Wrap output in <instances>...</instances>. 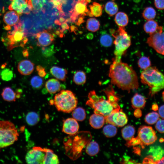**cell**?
<instances>
[{
    "mask_svg": "<svg viewBox=\"0 0 164 164\" xmlns=\"http://www.w3.org/2000/svg\"><path fill=\"white\" fill-rule=\"evenodd\" d=\"M100 41L101 45L104 46L108 47L111 45L112 43V39L109 35L104 34L101 36Z\"/></svg>",
    "mask_w": 164,
    "mask_h": 164,
    "instance_id": "cell-40",
    "label": "cell"
},
{
    "mask_svg": "<svg viewBox=\"0 0 164 164\" xmlns=\"http://www.w3.org/2000/svg\"><path fill=\"white\" fill-rule=\"evenodd\" d=\"M45 86L47 91L50 94H55L61 90V86L60 82L54 78L48 80L45 84Z\"/></svg>",
    "mask_w": 164,
    "mask_h": 164,
    "instance_id": "cell-19",
    "label": "cell"
},
{
    "mask_svg": "<svg viewBox=\"0 0 164 164\" xmlns=\"http://www.w3.org/2000/svg\"><path fill=\"white\" fill-rule=\"evenodd\" d=\"M134 114L136 118H139L142 115V111L140 109H136L134 112Z\"/></svg>",
    "mask_w": 164,
    "mask_h": 164,
    "instance_id": "cell-45",
    "label": "cell"
},
{
    "mask_svg": "<svg viewBox=\"0 0 164 164\" xmlns=\"http://www.w3.org/2000/svg\"><path fill=\"white\" fill-rule=\"evenodd\" d=\"M19 136L13 123L8 121H0V149L13 144L18 140Z\"/></svg>",
    "mask_w": 164,
    "mask_h": 164,
    "instance_id": "cell-5",
    "label": "cell"
},
{
    "mask_svg": "<svg viewBox=\"0 0 164 164\" xmlns=\"http://www.w3.org/2000/svg\"><path fill=\"white\" fill-rule=\"evenodd\" d=\"M43 80L40 76H35L31 78L30 83L32 87L35 89H40L43 84Z\"/></svg>",
    "mask_w": 164,
    "mask_h": 164,
    "instance_id": "cell-38",
    "label": "cell"
},
{
    "mask_svg": "<svg viewBox=\"0 0 164 164\" xmlns=\"http://www.w3.org/2000/svg\"><path fill=\"white\" fill-rule=\"evenodd\" d=\"M118 9V5L113 1H108L105 5V11L106 13L110 16H113L117 13Z\"/></svg>",
    "mask_w": 164,
    "mask_h": 164,
    "instance_id": "cell-30",
    "label": "cell"
},
{
    "mask_svg": "<svg viewBox=\"0 0 164 164\" xmlns=\"http://www.w3.org/2000/svg\"><path fill=\"white\" fill-rule=\"evenodd\" d=\"M58 20L60 23L61 24L63 22H65L66 19L63 17H60Z\"/></svg>",
    "mask_w": 164,
    "mask_h": 164,
    "instance_id": "cell-50",
    "label": "cell"
},
{
    "mask_svg": "<svg viewBox=\"0 0 164 164\" xmlns=\"http://www.w3.org/2000/svg\"><path fill=\"white\" fill-rule=\"evenodd\" d=\"M53 103L58 111L69 113L76 108L78 101L72 91L62 90L55 95Z\"/></svg>",
    "mask_w": 164,
    "mask_h": 164,
    "instance_id": "cell-4",
    "label": "cell"
},
{
    "mask_svg": "<svg viewBox=\"0 0 164 164\" xmlns=\"http://www.w3.org/2000/svg\"><path fill=\"white\" fill-rule=\"evenodd\" d=\"M72 115L73 118L79 121H82L86 118V114L85 110L82 107L75 108L73 111Z\"/></svg>",
    "mask_w": 164,
    "mask_h": 164,
    "instance_id": "cell-32",
    "label": "cell"
},
{
    "mask_svg": "<svg viewBox=\"0 0 164 164\" xmlns=\"http://www.w3.org/2000/svg\"><path fill=\"white\" fill-rule=\"evenodd\" d=\"M19 14L15 11L10 10L6 12L3 17V21L6 26L5 29L10 30L11 26H14L19 21Z\"/></svg>",
    "mask_w": 164,
    "mask_h": 164,
    "instance_id": "cell-16",
    "label": "cell"
},
{
    "mask_svg": "<svg viewBox=\"0 0 164 164\" xmlns=\"http://www.w3.org/2000/svg\"><path fill=\"white\" fill-rule=\"evenodd\" d=\"M155 7L159 10L164 9V0H154Z\"/></svg>",
    "mask_w": 164,
    "mask_h": 164,
    "instance_id": "cell-42",
    "label": "cell"
},
{
    "mask_svg": "<svg viewBox=\"0 0 164 164\" xmlns=\"http://www.w3.org/2000/svg\"><path fill=\"white\" fill-rule=\"evenodd\" d=\"M158 114L159 117L164 119V105L161 106L158 109Z\"/></svg>",
    "mask_w": 164,
    "mask_h": 164,
    "instance_id": "cell-44",
    "label": "cell"
},
{
    "mask_svg": "<svg viewBox=\"0 0 164 164\" xmlns=\"http://www.w3.org/2000/svg\"><path fill=\"white\" fill-rule=\"evenodd\" d=\"M155 124L156 130L159 133H164V119L159 118Z\"/></svg>",
    "mask_w": 164,
    "mask_h": 164,
    "instance_id": "cell-41",
    "label": "cell"
},
{
    "mask_svg": "<svg viewBox=\"0 0 164 164\" xmlns=\"http://www.w3.org/2000/svg\"><path fill=\"white\" fill-rule=\"evenodd\" d=\"M114 20L117 25L120 27H124L128 23V18L125 13L120 12L115 15Z\"/></svg>",
    "mask_w": 164,
    "mask_h": 164,
    "instance_id": "cell-25",
    "label": "cell"
},
{
    "mask_svg": "<svg viewBox=\"0 0 164 164\" xmlns=\"http://www.w3.org/2000/svg\"><path fill=\"white\" fill-rule=\"evenodd\" d=\"M70 29L71 32L73 31L74 32L76 29H77V28L74 26H70Z\"/></svg>",
    "mask_w": 164,
    "mask_h": 164,
    "instance_id": "cell-51",
    "label": "cell"
},
{
    "mask_svg": "<svg viewBox=\"0 0 164 164\" xmlns=\"http://www.w3.org/2000/svg\"><path fill=\"white\" fill-rule=\"evenodd\" d=\"M14 28L12 31L8 32L4 41L8 51L18 47H23L28 41L20 21Z\"/></svg>",
    "mask_w": 164,
    "mask_h": 164,
    "instance_id": "cell-6",
    "label": "cell"
},
{
    "mask_svg": "<svg viewBox=\"0 0 164 164\" xmlns=\"http://www.w3.org/2000/svg\"><path fill=\"white\" fill-rule=\"evenodd\" d=\"M152 109L154 110H156L158 109V106L157 104H154L152 106Z\"/></svg>",
    "mask_w": 164,
    "mask_h": 164,
    "instance_id": "cell-52",
    "label": "cell"
},
{
    "mask_svg": "<svg viewBox=\"0 0 164 164\" xmlns=\"http://www.w3.org/2000/svg\"><path fill=\"white\" fill-rule=\"evenodd\" d=\"M36 70L39 76L40 77H43L46 76V73L45 71V69L41 65L37 66L36 67Z\"/></svg>",
    "mask_w": 164,
    "mask_h": 164,
    "instance_id": "cell-43",
    "label": "cell"
},
{
    "mask_svg": "<svg viewBox=\"0 0 164 164\" xmlns=\"http://www.w3.org/2000/svg\"><path fill=\"white\" fill-rule=\"evenodd\" d=\"M35 36L37 40V45L39 46H47L54 40L53 36L45 30L38 32Z\"/></svg>",
    "mask_w": 164,
    "mask_h": 164,
    "instance_id": "cell-14",
    "label": "cell"
},
{
    "mask_svg": "<svg viewBox=\"0 0 164 164\" xmlns=\"http://www.w3.org/2000/svg\"><path fill=\"white\" fill-rule=\"evenodd\" d=\"M105 118L106 122L117 127H123L128 122L127 116L121 109L114 111Z\"/></svg>",
    "mask_w": 164,
    "mask_h": 164,
    "instance_id": "cell-12",
    "label": "cell"
},
{
    "mask_svg": "<svg viewBox=\"0 0 164 164\" xmlns=\"http://www.w3.org/2000/svg\"><path fill=\"white\" fill-rule=\"evenodd\" d=\"M111 83L119 88L129 92L138 88L139 85L136 73L132 67L114 58L111 65L109 73Z\"/></svg>",
    "mask_w": 164,
    "mask_h": 164,
    "instance_id": "cell-1",
    "label": "cell"
},
{
    "mask_svg": "<svg viewBox=\"0 0 164 164\" xmlns=\"http://www.w3.org/2000/svg\"><path fill=\"white\" fill-rule=\"evenodd\" d=\"M42 149L45 152L43 164H57L59 163L57 156L52 150L44 148Z\"/></svg>",
    "mask_w": 164,
    "mask_h": 164,
    "instance_id": "cell-21",
    "label": "cell"
},
{
    "mask_svg": "<svg viewBox=\"0 0 164 164\" xmlns=\"http://www.w3.org/2000/svg\"><path fill=\"white\" fill-rule=\"evenodd\" d=\"M138 64L141 69L144 70L150 67L151 63L149 57L143 56L139 59Z\"/></svg>",
    "mask_w": 164,
    "mask_h": 164,
    "instance_id": "cell-39",
    "label": "cell"
},
{
    "mask_svg": "<svg viewBox=\"0 0 164 164\" xmlns=\"http://www.w3.org/2000/svg\"><path fill=\"white\" fill-rule=\"evenodd\" d=\"M90 12L89 11L87 12L88 15L90 17L94 16L98 17L101 16L102 14L103 6L96 2H94L92 5H89Z\"/></svg>",
    "mask_w": 164,
    "mask_h": 164,
    "instance_id": "cell-24",
    "label": "cell"
},
{
    "mask_svg": "<svg viewBox=\"0 0 164 164\" xmlns=\"http://www.w3.org/2000/svg\"><path fill=\"white\" fill-rule=\"evenodd\" d=\"M105 122V118L103 115L99 114L94 113L91 115L89 119V123L91 126L95 129L102 128Z\"/></svg>",
    "mask_w": 164,
    "mask_h": 164,
    "instance_id": "cell-18",
    "label": "cell"
},
{
    "mask_svg": "<svg viewBox=\"0 0 164 164\" xmlns=\"http://www.w3.org/2000/svg\"><path fill=\"white\" fill-rule=\"evenodd\" d=\"M1 95L5 101L9 102L15 101L17 98L16 94L10 87L4 88Z\"/></svg>",
    "mask_w": 164,
    "mask_h": 164,
    "instance_id": "cell-23",
    "label": "cell"
},
{
    "mask_svg": "<svg viewBox=\"0 0 164 164\" xmlns=\"http://www.w3.org/2000/svg\"><path fill=\"white\" fill-rule=\"evenodd\" d=\"M45 155V152L42 148L35 147L27 153L25 159L28 164H43Z\"/></svg>",
    "mask_w": 164,
    "mask_h": 164,
    "instance_id": "cell-11",
    "label": "cell"
},
{
    "mask_svg": "<svg viewBox=\"0 0 164 164\" xmlns=\"http://www.w3.org/2000/svg\"><path fill=\"white\" fill-rule=\"evenodd\" d=\"M132 107L133 108L141 109L145 107L146 100L145 97L141 94L136 93L131 99Z\"/></svg>",
    "mask_w": 164,
    "mask_h": 164,
    "instance_id": "cell-22",
    "label": "cell"
},
{
    "mask_svg": "<svg viewBox=\"0 0 164 164\" xmlns=\"http://www.w3.org/2000/svg\"><path fill=\"white\" fill-rule=\"evenodd\" d=\"M84 18L83 16H80L78 19L77 21L75 22L76 24L78 26H79L82 23L84 22Z\"/></svg>",
    "mask_w": 164,
    "mask_h": 164,
    "instance_id": "cell-47",
    "label": "cell"
},
{
    "mask_svg": "<svg viewBox=\"0 0 164 164\" xmlns=\"http://www.w3.org/2000/svg\"><path fill=\"white\" fill-rule=\"evenodd\" d=\"M26 120L27 123L29 125H36L40 120V117L38 114L35 112L31 111L27 114Z\"/></svg>",
    "mask_w": 164,
    "mask_h": 164,
    "instance_id": "cell-33",
    "label": "cell"
},
{
    "mask_svg": "<svg viewBox=\"0 0 164 164\" xmlns=\"http://www.w3.org/2000/svg\"><path fill=\"white\" fill-rule=\"evenodd\" d=\"M135 133L134 127L130 125H128L123 128L121 130V135L123 138L129 142L134 137Z\"/></svg>",
    "mask_w": 164,
    "mask_h": 164,
    "instance_id": "cell-26",
    "label": "cell"
},
{
    "mask_svg": "<svg viewBox=\"0 0 164 164\" xmlns=\"http://www.w3.org/2000/svg\"><path fill=\"white\" fill-rule=\"evenodd\" d=\"M99 22L94 18H91L87 20L86 28L90 31L94 32L98 30L100 28Z\"/></svg>",
    "mask_w": 164,
    "mask_h": 164,
    "instance_id": "cell-29",
    "label": "cell"
},
{
    "mask_svg": "<svg viewBox=\"0 0 164 164\" xmlns=\"http://www.w3.org/2000/svg\"><path fill=\"white\" fill-rule=\"evenodd\" d=\"M50 71L51 74L57 79L62 81H66L67 74L66 69L53 66L50 68Z\"/></svg>",
    "mask_w": 164,
    "mask_h": 164,
    "instance_id": "cell-20",
    "label": "cell"
},
{
    "mask_svg": "<svg viewBox=\"0 0 164 164\" xmlns=\"http://www.w3.org/2000/svg\"><path fill=\"white\" fill-rule=\"evenodd\" d=\"M87 3L86 0L76 2L72 10L70 12L71 22H75L79 15H80V16L86 15L85 13L88 11L87 6Z\"/></svg>",
    "mask_w": 164,
    "mask_h": 164,
    "instance_id": "cell-13",
    "label": "cell"
},
{
    "mask_svg": "<svg viewBox=\"0 0 164 164\" xmlns=\"http://www.w3.org/2000/svg\"><path fill=\"white\" fill-rule=\"evenodd\" d=\"M162 26H159L156 31L150 34L147 40L149 46L157 53L164 55V31Z\"/></svg>",
    "mask_w": 164,
    "mask_h": 164,
    "instance_id": "cell-9",
    "label": "cell"
},
{
    "mask_svg": "<svg viewBox=\"0 0 164 164\" xmlns=\"http://www.w3.org/2000/svg\"><path fill=\"white\" fill-rule=\"evenodd\" d=\"M156 11L151 7L146 8L142 13L143 18L147 20L154 19L156 17Z\"/></svg>",
    "mask_w": 164,
    "mask_h": 164,
    "instance_id": "cell-35",
    "label": "cell"
},
{
    "mask_svg": "<svg viewBox=\"0 0 164 164\" xmlns=\"http://www.w3.org/2000/svg\"><path fill=\"white\" fill-rule=\"evenodd\" d=\"M92 34L89 33L87 35V37L88 39H91L92 38Z\"/></svg>",
    "mask_w": 164,
    "mask_h": 164,
    "instance_id": "cell-53",
    "label": "cell"
},
{
    "mask_svg": "<svg viewBox=\"0 0 164 164\" xmlns=\"http://www.w3.org/2000/svg\"><path fill=\"white\" fill-rule=\"evenodd\" d=\"M159 25L155 21L152 20H148L144 24L143 29L144 31L149 35L155 32L157 29Z\"/></svg>",
    "mask_w": 164,
    "mask_h": 164,
    "instance_id": "cell-27",
    "label": "cell"
},
{
    "mask_svg": "<svg viewBox=\"0 0 164 164\" xmlns=\"http://www.w3.org/2000/svg\"><path fill=\"white\" fill-rule=\"evenodd\" d=\"M13 74L12 71L9 68H5L0 72V77L4 81H8L13 78Z\"/></svg>",
    "mask_w": 164,
    "mask_h": 164,
    "instance_id": "cell-37",
    "label": "cell"
},
{
    "mask_svg": "<svg viewBox=\"0 0 164 164\" xmlns=\"http://www.w3.org/2000/svg\"><path fill=\"white\" fill-rule=\"evenodd\" d=\"M99 146L98 144L95 141H91L88 143L86 148V153L90 156L96 155L99 151Z\"/></svg>",
    "mask_w": 164,
    "mask_h": 164,
    "instance_id": "cell-28",
    "label": "cell"
},
{
    "mask_svg": "<svg viewBox=\"0 0 164 164\" xmlns=\"http://www.w3.org/2000/svg\"><path fill=\"white\" fill-rule=\"evenodd\" d=\"M34 64L29 60H23L18 63V70L22 75H29L33 72L34 69Z\"/></svg>",
    "mask_w": 164,
    "mask_h": 164,
    "instance_id": "cell-17",
    "label": "cell"
},
{
    "mask_svg": "<svg viewBox=\"0 0 164 164\" xmlns=\"http://www.w3.org/2000/svg\"><path fill=\"white\" fill-rule=\"evenodd\" d=\"M114 38V54L116 60H121V56L131 45V37L125 31L124 27L119 26L118 29L112 33Z\"/></svg>",
    "mask_w": 164,
    "mask_h": 164,
    "instance_id": "cell-7",
    "label": "cell"
},
{
    "mask_svg": "<svg viewBox=\"0 0 164 164\" xmlns=\"http://www.w3.org/2000/svg\"><path fill=\"white\" fill-rule=\"evenodd\" d=\"M73 81L78 85H82L84 84L86 80V74L81 70H77L74 74Z\"/></svg>",
    "mask_w": 164,
    "mask_h": 164,
    "instance_id": "cell-31",
    "label": "cell"
},
{
    "mask_svg": "<svg viewBox=\"0 0 164 164\" xmlns=\"http://www.w3.org/2000/svg\"><path fill=\"white\" fill-rule=\"evenodd\" d=\"M86 0L88 3H89L91 1V0Z\"/></svg>",
    "mask_w": 164,
    "mask_h": 164,
    "instance_id": "cell-55",
    "label": "cell"
},
{
    "mask_svg": "<svg viewBox=\"0 0 164 164\" xmlns=\"http://www.w3.org/2000/svg\"><path fill=\"white\" fill-rule=\"evenodd\" d=\"M89 100L86 104L94 110V113L99 114L106 117L113 111L120 109L118 102L111 101L108 98L106 100L103 96L97 95L94 91L89 92Z\"/></svg>",
    "mask_w": 164,
    "mask_h": 164,
    "instance_id": "cell-2",
    "label": "cell"
},
{
    "mask_svg": "<svg viewBox=\"0 0 164 164\" xmlns=\"http://www.w3.org/2000/svg\"><path fill=\"white\" fill-rule=\"evenodd\" d=\"M159 118V116L158 113L155 111L152 112L146 115L145 121L148 124H154L156 122Z\"/></svg>",
    "mask_w": 164,
    "mask_h": 164,
    "instance_id": "cell-36",
    "label": "cell"
},
{
    "mask_svg": "<svg viewBox=\"0 0 164 164\" xmlns=\"http://www.w3.org/2000/svg\"><path fill=\"white\" fill-rule=\"evenodd\" d=\"M117 129L116 126L109 124L105 125L103 129L104 135L107 137L111 138L117 134Z\"/></svg>",
    "mask_w": 164,
    "mask_h": 164,
    "instance_id": "cell-34",
    "label": "cell"
},
{
    "mask_svg": "<svg viewBox=\"0 0 164 164\" xmlns=\"http://www.w3.org/2000/svg\"><path fill=\"white\" fill-rule=\"evenodd\" d=\"M155 164H164V157H163L160 160L155 161Z\"/></svg>",
    "mask_w": 164,
    "mask_h": 164,
    "instance_id": "cell-49",
    "label": "cell"
},
{
    "mask_svg": "<svg viewBox=\"0 0 164 164\" xmlns=\"http://www.w3.org/2000/svg\"><path fill=\"white\" fill-rule=\"evenodd\" d=\"M142 83L150 87L151 96L164 89V75L155 67H149L144 70L140 76Z\"/></svg>",
    "mask_w": 164,
    "mask_h": 164,
    "instance_id": "cell-3",
    "label": "cell"
},
{
    "mask_svg": "<svg viewBox=\"0 0 164 164\" xmlns=\"http://www.w3.org/2000/svg\"><path fill=\"white\" fill-rule=\"evenodd\" d=\"M137 145L142 148L145 145L153 143L156 140L157 137L155 131L150 126H142L138 129V136L135 138Z\"/></svg>",
    "mask_w": 164,
    "mask_h": 164,
    "instance_id": "cell-8",
    "label": "cell"
},
{
    "mask_svg": "<svg viewBox=\"0 0 164 164\" xmlns=\"http://www.w3.org/2000/svg\"><path fill=\"white\" fill-rule=\"evenodd\" d=\"M22 54L24 57L28 58L29 55L28 50L27 49L24 50L22 52Z\"/></svg>",
    "mask_w": 164,
    "mask_h": 164,
    "instance_id": "cell-48",
    "label": "cell"
},
{
    "mask_svg": "<svg viewBox=\"0 0 164 164\" xmlns=\"http://www.w3.org/2000/svg\"><path fill=\"white\" fill-rule=\"evenodd\" d=\"M61 27L63 31L68 29L69 28V27L66 22H64L62 23L61 25Z\"/></svg>",
    "mask_w": 164,
    "mask_h": 164,
    "instance_id": "cell-46",
    "label": "cell"
},
{
    "mask_svg": "<svg viewBox=\"0 0 164 164\" xmlns=\"http://www.w3.org/2000/svg\"><path fill=\"white\" fill-rule=\"evenodd\" d=\"M162 97L163 100L164 101V91L162 92Z\"/></svg>",
    "mask_w": 164,
    "mask_h": 164,
    "instance_id": "cell-54",
    "label": "cell"
},
{
    "mask_svg": "<svg viewBox=\"0 0 164 164\" xmlns=\"http://www.w3.org/2000/svg\"><path fill=\"white\" fill-rule=\"evenodd\" d=\"M79 129L78 123L74 118H68L64 121L62 131L64 133L74 135L77 133Z\"/></svg>",
    "mask_w": 164,
    "mask_h": 164,
    "instance_id": "cell-15",
    "label": "cell"
},
{
    "mask_svg": "<svg viewBox=\"0 0 164 164\" xmlns=\"http://www.w3.org/2000/svg\"><path fill=\"white\" fill-rule=\"evenodd\" d=\"M11 2L8 8L14 10L19 14H30L32 7L31 0H10Z\"/></svg>",
    "mask_w": 164,
    "mask_h": 164,
    "instance_id": "cell-10",
    "label": "cell"
}]
</instances>
